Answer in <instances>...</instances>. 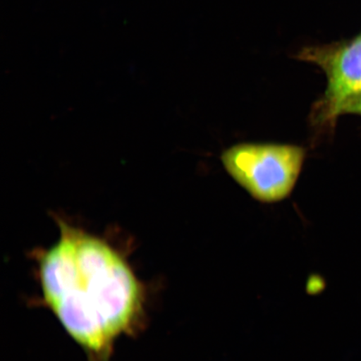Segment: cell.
<instances>
[{
    "label": "cell",
    "instance_id": "1",
    "mask_svg": "<svg viewBox=\"0 0 361 361\" xmlns=\"http://www.w3.org/2000/svg\"><path fill=\"white\" fill-rule=\"evenodd\" d=\"M60 235L38 254L43 301L89 361H109L141 320L145 288L107 239L57 220Z\"/></svg>",
    "mask_w": 361,
    "mask_h": 361
},
{
    "label": "cell",
    "instance_id": "2",
    "mask_svg": "<svg viewBox=\"0 0 361 361\" xmlns=\"http://www.w3.org/2000/svg\"><path fill=\"white\" fill-rule=\"evenodd\" d=\"M305 158L301 147L240 143L224 152L221 160L228 173L252 197L272 203L290 196Z\"/></svg>",
    "mask_w": 361,
    "mask_h": 361
},
{
    "label": "cell",
    "instance_id": "3",
    "mask_svg": "<svg viewBox=\"0 0 361 361\" xmlns=\"http://www.w3.org/2000/svg\"><path fill=\"white\" fill-rule=\"evenodd\" d=\"M295 58L322 68L326 74L327 87L314 103L310 121L320 130L331 128L347 104L361 92V35L348 42L305 47Z\"/></svg>",
    "mask_w": 361,
    "mask_h": 361
},
{
    "label": "cell",
    "instance_id": "4",
    "mask_svg": "<svg viewBox=\"0 0 361 361\" xmlns=\"http://www.w3.org/2000/svg\"><path fill=\"white\" fill-rule=\"evenodd\" d=\"M345 113H354V114L361 115V92L357 96L352 98L347 104L343 114H345Z\"/></svg>",
    "mask_w": 361,
    "mask_h": 361
}]
</instances>
